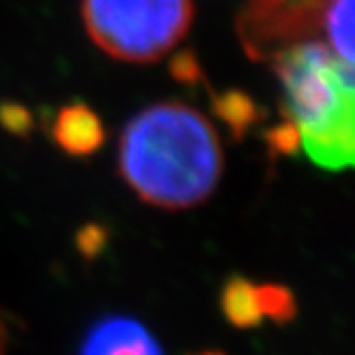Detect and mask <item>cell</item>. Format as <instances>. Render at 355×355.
I'll use <instances>...</instances> for the list:
<instances>
[{
    "mask_svg": "<svg viewBox=\"0 0 355 355\" xmlns=\"http://www.w3.org/2000/svg\"><path fill=\"white\" fill-rule=\"evenodd\" d=\"M92 43L116 60L148 64L167 56L193 21V0H82Z\"/></svg>",
    "mask_w": 355,
    "mask_h": 355,
    "instance_id": "obj_3",
    "label": "cell"
},
{
    "mask_svg": "<svg viewBox=\"0 0 355 355\" xmlns=\"http://www.w3.org/2000/svg\"><path fill=\"white\" fill-rule=\"evenodd\" d=\"M220 311L225 319L240 329H250L261 323V311L257 304L255 285L248 278L234 274L227 278L220 291Z\"/></svg>",
    "mask_w": 355,
    "mask_h": 355,
    "instance_id": "obj_7",
    "label": "cell"
},
{
    "mask_svg": "<svg viewBox=\"0 0 355 355\" xmlns=\"http://www.w3.org/2000/svg\"><path fill=\"white\" fill-rule=\"evenodd\" d=\"M80 355H165L161 343L135 317L98 319L82 340Z\"/></svg>",
    "mask_w": 355,
    "mask_h": 355,
    "instance_id": "obj_5",
    "label": "cell"
},
{
    "mask_svg": "<svg viewBox=\"0 0 355 355\" xmlns=\"http://www.w3.org/2000/svg\"><path fill=\"white\" fill-rule=\"evenodd\" d=\"M338 0H248L238 15V37L252 60L323 37L327 13Z\"/></svg>",
    "mask_w": 355,
    "mask_h": 355,
    "instance_id": "obj_4",
    "label": "cell"
},
{
    "mask_svg": "<svg viewBox=\"0 0 355 355\" xmlns=\"http://www.w3.org/2000/svg\"><path fill=\"white\" fill-rule=\"evenodd\" d=\"M0 124L13 135H28L33 129V116L26 107L17 103H0Z\"/></svg>",
    "mask_w": 355,
    "mask_h": 355,
    "instance_id": "obj_12",
    "label": "cell"
},
{
    "mask_svg": "<svg viewBox=\"0 0 355 355\" xmlns=\"http://www.w3.org/2000/svg\"><path fill=\"white\" fill-rule=\"evenodd\" d=\"M110 240V232L101 223H88L78 232V250L82 252V257L86 259H96L101 252L105 250Z\"/></svg>",
    "mask_w": 355,
    "mask_h": 355,
    "instance_id": "obj_10",
    "label": "cell"
},
{
    "mask_svg": "<svg viewBox=\"0 0 355 355\" xmlns=\"http://www.w3.org/2000/svg\"><path fill=\"white\" fill-rule=\"evenodd\" d=\"M171 75L182 84H197L201 82V69L197 58L191 52H182L178 54L171 60Z\"/></svg>",
    "mask_w": 355,
    "mask_h": 355,
    "instance_id": "obj_13",
    "label": "cell"
},
{
    "mask_svg": "<svg viewBox=\"0 0 355 355\" xmlns=\"http://www.w3.org/2000/svg\"><path fill=\"white\" fill-rule=\"evenodd\" d=\"M255 293H257L261 317H268L278 325H287L297 317V302L289 287L266 283V285H255Z\"/></svg>",
    "mask_w": 355,
    "mask_h": 355,
    "instance_id": "obj_9",
    "label": "cell"
},
{
    "mask_svg": "<svg viewBox=\"0 0 355 355\" xmlns=\"http://www.w3.org/2000/svg\"><path fill=\"white\" fill-rule=\"evenodd\" d=\"M191 355H227L223 351H199V353H191Z\"/></svg>",
    "mask_w": 355,
    "mask_h": 355,
    "instance_id": "obj_15",
    "label": "cell"
},
{
    "mask_svg": "<svg viewBox=\"0 0 355 355\" xmlns=\"http://www.w3.org/2000/svg\"><path fill=\"white\" fill-rule=\"evenodd\" d=\"M266 139H268V148L276 152V155H295L302 148L300 131L291 120H285L278 126H274V129H270L266 133Z\"/></svg>",
    "mask_w": 355,
    "mask_h": 355,
    "instance_id": "obj_11",
    "label": "cell"
},
{
    "mask_svg": "<svg viewBox=\"0 0 355 355\" xmlns=\"http://www.w3.org/2000/svg\"><path fill=\"white\" fill-rule=\"evenodd\" d=\"M283 88L285 114L309 159L329 171L353 165V67L323 41L278 49L270 58Z\"/></svg>",
    "mask_w": 355,
    "mask_h": 355,
    "instance_id": "obj_2",
    "label": "cell"
},
{
    "mask_svg": "<svg viewBox=\"0 0 355 355\" xmlns=\"http://www.w3.org/2000/svg\"><path fill=\"white\" fill-rule=\"evenodd\" d=\"M9 325H7V319L3 315V311H0V355H7L9 353Z\"/></svg>",
    "mask_w": 355,
    "mask_h": 355,
    "instance_id": "obj_14",
    "label": "cell"
},
{
    "mask_svg": "<svg viewBox=\"0 0 355 355\" xmlns=\"http://www.w3.org/2000/svg\"><path fill=\"white\" fill-rule=\"evenodd\" d=\"M49 133L56 146L71 157H90L105 144V126L101 116L84 101H73L60 107Z\"/></svg>",
    "mask_w": 355,
    "mask_h": 355,
    "instance_id": "obj_6",
    "label": "cell"
},
{
    "mask_svg": "<svg viewBox=\"0 0 355 355\" xmlns=\"http://www.w3.org/2000/svg\"><path fill=\"white\" fill-rule=\"evenodd\" d=\"M214 116L232 131L234 139H242L263 118L257 101L242 90H227L212 96Z\"/></svg>",
    "mask_w": 355,
    "mask_h": 355,
    "instance_id": "obj_8",
    "label": "cell"
},
{
    "mask_svg": "<svg viewBox=\"0 0 355 355\" xmlns=\"http://www.w3.org/2000/svg\"><path fill=\"white\" fill-rule=\"evenodd\" d=\"M118 173L144 204L189 210L208 201L220 182V139L195 107L161 101L124 126Z\"/></svg>",
    "mask_w": 355,
    "mask_h": 355,
    "instance_id": "obj_1",
    "label": "cell"
}]
</instances>
